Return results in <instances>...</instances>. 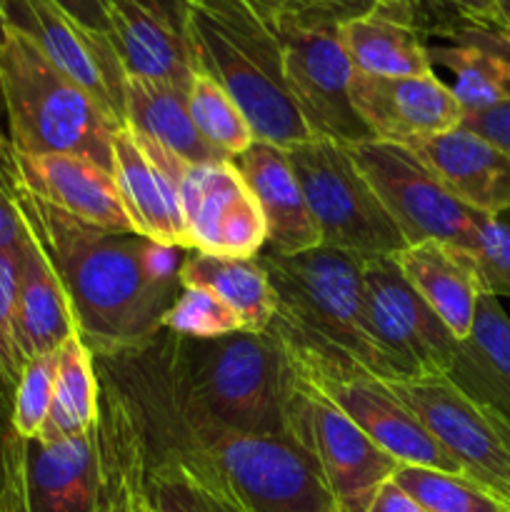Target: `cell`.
<instances>
[{
    "instance_id": "obj_27",
    "label": "cell",
    "mask_w": 510,
    "mask_h": 512,
    "mask_svg": "<svg viewBox=\"0 0 510 512\" xmlns=\"http://www.w3.org/2000/svg\"><path fill=\"white\" fill-rule=\"evenodd\" d=\"M445 375L510 425V318L498 298L483 295L478 300L473 328L455 345Z\"/></svg>"
},
{
    "instance_id": "obj_40",
    "label": "cell",
    "mask_w": 510,
    "mask_h": 512,
    "mask_svg": "<svg viewBox=\"0 0 510 512\" xmlns=\"http://www.w3.org/2000/svg\"><path fill=\"white\" fill-rule=\"evenodd\" d=\"M185 255H188V250L178 248V245H163L148 238L140 240V268H143V278L148 283L150 293L163 300L165 305H173L180 290H183L180 273H183Z\"/></svg>"
},
{
    "instance_id": "obj_2",
    "label": "cell",
    "mask_w": 510,
    "mask_h": 512,
    "mask_svg": "<svg viewBox=\"0 0 510 512\" xmlns=\"http://www.w3.org/2000/svg\"><path fill=\"white\" fill-rule=\"evenodd\" d=\"M10 188L30 235L63 283L75 328L93 355L148 343L170 305L155 298L143 278V235L93 228L30 195L13 175Z\"/></svg>"
},
{
    "instance_id": "obj_9",
    "label": "cell",
    "mask_w": 510,
    "mask_h": 512,
    "mask_svg": "<svg viewBox=\"0 0 510 512\" xmlns=\"http://www.w3.org/2000/svg\"><path fill=\"white\" fill-rule=\"evenodd\" d=\"M285 430L310 455L338 512H365L398 470L328 395L295 373L285 408Z\"/></svg>"
},
{
    "instance_id": "obj_30",
    "label": "cell",
    "mask_w": 510,
    "mask_h": 512,
    "mask_svg": "<svg viewBox=\"0 0 510 512\" xmlns=\"http://www.w3.org/2000/svg\"><path fill=\"white\" fill-rule=\"evenodd\" d=\"M180 283L183 288H205L218 295L238 313L248 333L268 330L273 318V290L255 258H223L188 250Z\"/></svg>"
},
{
    "instance_id": "obj_3",
    "label": "cell",
    "mask_w": 510,
    "mask_h": 512,
    "mask_svg": "<svg viewBox=\"0 0 510 512\" xmlns=\"http://www.w3.org/2000/svg\"><path fill=\"white\" fill-rule=\"evenodd\" d=\"M133 353L188 420L288 435L285 408L295 370L268 330L195 340L160 328L148 343L133 345Z\"/></svg>"
},
{
    "instance_id": "obj_50",
    "label": "cell",
    "mask_w": 510,
    "mask_h": 512,
    "mask_svg": "<svg viewBox=\"0 0 510 512\" xmlns=\"http://www.w3.org/2000/svg\"><path fill=\"white\" fill-rule=\"evenodd\" d=\"M0 393H10V390L5 388V383H3V380H0ZM10 395H13V393H10Z\"/></svg>"
},
{
    "instance_id": "obj_7",
    "label": "cell",
    "mask_w": 510,
    "mask_h": 512,
    "mask_svg": "<svg viewBox=\"0 0 510 512\" xmlns=\"http://www.w3.org/2000/svg\"><path fill=\"white\" fill-rule=\"evenodd\" d=\"M308 208L320 230V245L360 260L395 258L408 248L375 190L335 140L310 138L288 148Z\"/></svg>"
},
{
    "instance_id": "obj_21",
    "label": "cell",
    "mask_w": 510,
    "mask_h": 512,
    "mask_svg": "<svg viewBox=\"0 0 510 512\" xmlns=\"http://www.w3.org/2000/svg\"><path fill=\"white\" fill-rule=\"evenodd\" d=\"M265 220V248L295 255L320 245V230L308 208L288 150L255 140L235 158Z\"/></svg>"
},
{
    "instance_id": "obj_15",
    "label": "cell",
    "mask_w": 510,
    "mask_h": 512,
    "mask_svg": "<svg viewBox=\"0 0 510 512\" xmlns=\"http://www.w3.org/2000/svg\"><path fill=\"white\" fill-rule=\"evenodd\" d=\"M418 13V8H415ZM430 63L453 75L455 100L463 115L480 113L510 100V30L480 23L450 10L443 23H430L418 15Z\"/></svg>"
},
{
    "instance_id": "obj_22",
    "label": "cell",
    "mask_w": 510,
    "mask_h": 512,
    "mask_svg": "<svg viewBox=\"0 0 510 512\" xmlns=\"http://www.w3.org/2000/svg\"><path fill=\"white\" fill-rule=\"evenodd\" d=\"M355 73L375 78H413L435 73L415 0H378L340 25Z\"/></svg>"
},
{
    "instance_id": "obj_43",
    "label": "cell",
    "mask_w": 510,
    "mask_h": 512,
    "mask_svg": "<svg viewBox=\"0 0 510 512\" xmlns=\"http://www.w3.org/2000/svg\"><path fill=\"white\" fill-rule=\"evenodd\" d=\"M53 3H58L70 18H75L80 25H85V28L103 35L110 33V23H108L110 0H53Z\"/></svg>"
},
{
    "instance_id": "obj_32",
    "label": "cell",
    "mask_w": 510,
    "mask_h": 512,
    "mask_svg": "<svg viewBox=\"0 0 510 512\" xmlns=\"http://www.w3.org/2000/svg\"><path fill=\"white\" fill-rule=\"evenodd\" d=\"M395 485L423 512H510V505L465 475L398 465Z\"/></svg>"
},
{
    "instance_id": "obj_37",
    "label": "cell",
    "mask_w": 510,
    "mask_h": 512,
    "mask_svg": "<svg viewBox=\"0 0 510 512\" xmlns=\"http://www.w3.org/2000/svg\"><path fill=\"white\" fill-rule=\"evenodd\" d=\"M480 285L485 295L510 298V218L485 215L480 223L473 253Z\"/></svg>"
},
{
    "instance_id": "obj_11",
    "label": "cell",
    "mask_w": 510,
    "mask_h": 512,
    "mask_svg": "<svg viewBox=\"0 0 510 512\" xmlns=\"http://www.w3.org/2000/svg\"><path fill=\"white\" fill-rule=\"evenodd\" d=\"M363 295L383 380L448 373L458 340L403 278L395 258L365 260Z\"/></svg>"
},
{
    "instance_id": "obj_31",
    "label": "cell",
    "mask_w": 510,
    "mask_h": 512,
    "mask_svg": "<svg viewBox=\"0 0 510 512\" xmlns=\"http://www.w3.org/2000/svg\"><path fill=\"white\" fill-rule=\"evenodd\" d=\"M98 398L100 383L95 355L75 333L58 348L53 403H50L43 430L35 440L58 443V440L90 433L98 420Z\"/></svg>"
},
{
    "instance_id": "obj_34",
    "label": "cell",
    "mask_w": 510,
    "mask_h": 512,
    "mask_svg": "<svg viewBox=\"0 0 510 512\" xmlns=\"http://www.w3.org/2000/svg\"><path fill=\"white\" fill-rule=\"evenodd\" d=\"M160 328L180 338L210 340L223 335L240 333L243 320L235 310H230L218 295L205 288H183L168 313L163 315Z\"/></svg>"
},
{
    "instance_id": "obj_5",
    "label": "cell",
    "mask_w": 510,
    "mask_h": 512,
    "mask_svg": "<svg viewBox=\"0 0 510 512\" xmlns=\"http://www.w3.org/2000/svg\"><path fill=\"white\" fill-rule=\"evenodd\" d=\"M185 18L195 70L233 98L255 140L288 150L313 138L288 90L273 25L243 0H185Z\"/></svg>"
},
{
    "instance_id": "obj_12",
    "label": "cell",
    "mask_w": 510,
    "mask_h": 512,
    "mask_svg": "<svg viewBox=\"0 0 510 512\" xmlns=\"http://www.w3.org/2000/svg\"><path fill=\"white\" fill-rule=\"evenodd\" d=\"M445 453L510 505V425L465 395L448 375L385 380Z\"/></svg>"
},
{
    "instance_id": "obj_4",
    "label": "cell",
    "mask_w": 510,
    "mask_h": 512,
    "mask_svg": "<svg viewBox=\"0 0 510 512\" xmlns=\"http://www.w3.org/2000/svg\"><path fill=\"white\" fill-rule=\"evenodd\" d=\"M255 260L273 290L268 333L285 350L295 373L313 383L383 380L365 325V260L325 245L295 255L263 248Z\"/></svg>"
},
{
    "instance_id": "obj_20",
    "label": "cell",
    "mask_w": 510,
    "mask_h": 512,
    "mask_svg": "<svg viewBox=\"0 0 510 512\" xmlns=\"http://www.w3.org/2000/svg\"><path fill=\"white\" fill-rule=\"evenodd\" d=\"M438 183L480 215L510 210V153L475 130L458 125L410 145Z\"/></svg>"
},
{
    "instance_id": "obj_36",
    "label": "cell",
    "mask_w": 510,
    "mask_h": 512,
    "mask_svg": "<svg viewBox=\"0 0 510 512\" xmlns=\"http://www.w3.org/2000/svg\"><path fill=\"white\" fill-rule=\"evenodd\" d=\"M55 368H58V353L38 355L23 365L10 400V420L15 433L23 440H35L43 430L53 403Z\"/></svg>"
},
{
    "instance_id": "obj_29",
    "label": "cell",
    "mask_w": 510,
    "mask_h": 512,
    "mask_svg": "<svg viewBox=\"0 0 510 512\" xmlns=\"http://www.w3.org/2000/svg\"><path fill=\"white\" fill-rule=\"evenodd\" d=\"M125 125L153 140L185 163L228 160L215 153L195 128L188 110V95L178 88L145 78H125Z\"/></svg>"
},
{
    "instance_id": "obj_35",
    "label": "cell",
    "mask_w": 510,
    "mask_h": 512,
    "mask_svg": "<svg viewBox=\"0 0 510 512\" xmlns=\"http://www.w3.org/2000/svg\"><path fill=\"white\" fill-rule=\"evenodd\" d=\"M145 500L155 512H243L173 465H145Z\"/></svg>"
},
{
    "instance_id": "obj_41",
    "label": "cell",
    "mask_w": 510,
    "mask_h": 512,
    "mask_svg": "<svg viewBox=\"0 0 510 512\" xmlns=\"http://www.w3.org/2000/svg\"><path fill=\"white\" fill-rule=\"evenodd\" d=\"M30 230L15 203L13 188H10V163L0 165V253L3 250H18L28 240Z\"/></svg>"
},
{
    "instance_id": "obj_47",
    "label": "cell",
    "mask_w": 510,
    "mask_h": 512,
    "mask_svg": "<svg viewBox=\"0 0 510 512\" xmlns=\"http://www.w3.org/2000/svg\"><path fill=\"white\" fill-rule=\"evenodd\" d=\"M255 15L265 20L268 25H275L290 8H293V0H243Z\"/></svg>"
},
{
    "instance_id": "obj_24",
    "label": "cell",
    "mask_w": 510,
    "mask_h": 512,
    "mask_svg": "<svg viewBox=\"0 0 510 512\" xmlns=\"http://www.w3.org/2000/svg\"><path fill=\"white\" fill-rule=\"evenodd\" d=\"M25 512H93L98 495L95 428L78 438L25 440Z\"/></svg>"
},
{
    "instance_id": "obj_48",
    "label": "cell",
    "mask_w": 510,
    "mask_h": 512,
    "mask_svg": "<svg viewBox=\"0 0 510 512\" xmlns=\"http://www.w3.org/2000/svg\"><path fill=\"white\" fill-rule=\"evenodd\" d=\"M13 158V148H10L8 133L3 130V118H0V165H8Z\"/></svg>"
},
{
    "instance_id": "obj_18",
    "label": "cell",
    "mask_w": 510,
    "mask_h": 512,
    "mask_svg": "<svg viewBox=\"0 0 510 512\" xmlns=\"http://www.w3.org/2000/svg\"><path fill=\"white\" fill-rule=\"evenodd\" d=\"M313 385L323 390L398 465L463 475L460 465L445 453L443 445L425 430V425L415 418L413 410L395 395V390L385 380H323Z\"/></svg>"
},
{
    "instance_id": "obj_10",
    "label": "cell",
    "mask_w": 510,
    "mask_h": 512,
    "mask_svg": "<svg viewBox=\"0 0 510 512\" xmlns=\"http://www.w3.org/2000/svg\"><path fill=\"white\" fill-rule=\"evenodd\" d=\"M345 148L408 245L433 240L473 253L485 215L455 200L413 150L378 140Z\"/></svg>"
},
{
    "instance_id": "obj_53",
    "label": "cell",
    "mask_w": 510,
    "mask_h": 512,
    "mask_svg": "<svg viewBox=\"0 0 510 512\" xmlns=\"http://www.w3.org/2000/svg\"><path fill=\"white\" fill-rule=\"evenodd\" d=\"M18 512H25V510H18Z\"/></svg>"
},
{
    "instance_id": "obj_49",
    "label": "cell",
    "mask_w": 510,
    "mask_h": 512,
    "mask_svg": "<svg viewBox=\"0 0 510 512\" xmlns=\"http://www.w3.org/2000/svg\"><path fill=\"white\" fill-rule=\"evenodd\" d=\"M498 8H500V15H503L505 28L510 30V0H498Z\"/></svg>"
},
{
    "instance_id": "obj_46",
    "label": "cell",
    "mask_w": 510,
    "mask_h": 512,
    "mask_svg": "<svg viewBox=\"0 0 510 512\" xmlns=\"http://www.w3.org/2000/svg\"><path fill=\"white\" fill-rule=\"evenodd\" d=\"M440 3L450 5L458 13L468 15V18L480 20V23H490V25H503V15H500L498 0H440Z\"/></svg>"
},
{
    "instance_id": "obj_52",
    "label": "cell",
    "mask_w": 510,
    "mask_h": 512,
    "mask_svg": "<svg viewBox=\"0 0 510 512\" xmlns=\"http://www.w3.org/2000/svg\"><path fill=\"white\" fill-rule=\"evenodd\" d=\"M145 512H155V510L148 505V500H145Z\"/></svg>"
},
{
    "instance_id": "obj_23",
    "label": "cell",
    "mask_w": 510,
    "mask_h": 512,
    "mask_svg": "<svg viewBox=\"0 0 510 512\" xmlns=\"http://www.w3.org/2000/svg\"><path fill=\"white\" fill-rule=\"evenodd\" d=\"M113 178L135 233L190 250L178 183L140 148L125 123L113 135Z\"/></svg>"
},
{
    "instance_id": "obj_44",
    "label": "cell",
    "mask_w": 510,
    "mask_h": 512,
    "mask_svg": "<svg viewBox=\"0 0 510 512\" xmlns=\"http://www.w3.org/2000/svg\"><path fill=\"white\" fill-rule=\"evenodd\" d=\"M375 3L378 0H293L290 10H315V13H330L338 15L340 20H348L370 10Z\"/></svg>"
},
{
    "instance_id": "obj_8",
    "label": "cell",
    "mask_w": 510,
    "mask_h": 512,
    "mask_svg": "<svg viewBox=\"0 0 510 512\" xmlns=\"http://www.w3.org/2000/svg\"><path fill=\"white\" fill-rule=\"evenodd\" d=\"M338 15L290 10L273 25L283 48L288 90L313 138L355 145L370 138L350 100L355 68Z\"/></svg>"
},
{
    "instance_id": "obj_16",
    "label": "cell",
    "mask_w": 510,
    "mask_h": 512,
    "mask_svg": "<svg viewBox=\"0 0 510 512\" xmlns=\"http://www.w3.org/2000/svg\"><path fill=\"white\" fill-rule=\"evenodd\" d=\"M108 23L125 78L155 80L188 95L195 60L185 0H110Z\"/></svg>"
},
{
    "instance_id": "obj_1",
    "label": "cell",
    "mask_w": 510,
    "mask_h": 512,
    "mask_svg": "<svg viewBox=\"0 0 510 512\" xmlns=\"http://www.w3.org/2000/svg\"><path fill=\"white\" fill-rule=\"evenodd\" d=\"M123 395L145 465H173L243 512H338L310 455L290 435H258L188 420L165 398L133 348L95 355Z\"/></svg>"
},
{
    "instance_id": "obj_19",
    "label": "cell",
    "mask_w": 510,
    "mask_h": 512,
    "mask_svg": "<svg viewBox=\"0 0 510 512\" xmlns=\"http://www.w3.org/2000/svg\"><path fill=\"white\" fill-rule=\"evenodd\" d=\"M10 175L43 203L108 233H135L110 170L78 155L13 153Z\"/></svg>"
},
{
    "instance_id": "obj_17",
    "label": "cell",
    "mask_w": 510,
    "mask_h": 512,
    "mask_svg": "<svg viewBox=\"0 0 510 512\" xmlns=\"http://www.w3.org/2000/svg\"><path fill=\"white\" fill-rule=\"evenodd\" d=\"M350 100L378 143L415 145L418 140L448 133L463 123V108L450 85L435 73L413 78H375L353 75Z\"/></svg>"
},
{
    "instance_id": "obj_6",
    "label": "cell",
    "mask_w": 510,
    "mask_h": 512,
    "mask_svg": "<svg viewBox=\"0 0 510 512\" xmlns=\"http://www.w3.org/2000/svg\"><path fill=\"white\" fill-rule=\"evenodd\" d=\"M0 100L13 153L78 155L113 173V135L123 123L8 23L0 25Z\"/></svg>"
},
{
    "instance_id": "obj_45",
    "label": "cell",
    "mask_w": 510,
    "mask_h": 512,
    "mask_svg": "<svg viewBox=\"0 0 510 512\" xmlns=\"http://www.w3.org/2000/svg\"><path fill=\"white\" fill-rule=\"evenodd\" d=\"M365 512H423V510H420L418 505H415V500H410L408 495L393 483V480H388V483L378 490V495H375L373 503H370V508Z\"/></svg>"
},
{
    "instance_id": "obj_39",
    "label": "cell",
    "mask_w": 510,
    "mask_h": 512,
    "mask_svg": "<svg viewBox=\"0 0 510 512\" xmlns=\"http://www.w3.org/2000/svg\"><path fill=\"white\" fill-rule=\"evenodd\" d=\"M10 400H13V395L0 393V512L25 510V440L13 428V420H10Z\"/></svg>"
},
{
    "instance_id": "obj_28",
    "label": "cell",
    "mask_w": 510,
    "mask_h": 512,
    "mask_svg": "<svg viewBox=\"0 0 510 512\" xmlns=\"http://www.w3.org/2000/svg\"><path fill=\"white\" fill-rule=\"evenodd\" d=\"M78 333L73 310L63 283L43 248L30 235L20 248L18 310H15V335L23 363L38 355L58 353L60 345Z\"/></svg>"
},
{
    "instance_id": "obj_14",
    "label": "cell",
    "mask_w": 510,
    "mask_h": 512,
    "mask_svg": "<svg viewBox=\"0 0 510 512\" xmlns=\"http://www.w3.org/2000/svg\"><path fill=\"white\" fill-rule=\"evenodd\" d=\"M0 20L28 35L60 73L125 123V73L110 35L80 25L53 0H0Z\"/></svg>"
},
{
    "instance_id": "obj_33",
    "label": "cell",
    "mask_w": 510,
    "mask_h": 512,
    "mask_svg": "<svg viewBox=\"0 0 510 512\" xmlns=\"http://www.w3.org/2000/svg\"><path fill=\"white\" fill-rule=\"evenodd\" d=\"M188 110L200 138L223 158L235 160L255 143V133L243 110L213 78L198 70L188 90Z\"/></svg>"
},
{
    "instance_id": "obj_13",
    "label": "cell",
    "mask_w": 510,
    "mask_h": 512,
    "mask_svg": "<svg viewBox=\"0 0 510 512\" xmlns=\"http://www.w3.org/2000/svg\"><path fill=\"white\" fill-rule=\"evenodd\" d=\"M178 190L190 250L255 258L265 248L263 213L235 160L188 163Z\"/></svg>"
},
{
    "instance_id": "obj_25",
    "label": "cell",
    "mask_w": 510,
    "mask_h": 512,
    "mask_svg": "<svg viewBox=\"0 0 510 512\" xmlns=\"http://www.w3.org/2000/svg\"><path fill=\"white\" fill-rule=\"evenodd\" d=\"M98 383V495L93 512H145V453L138 425L118 388L100 373Z\"/></svg>"
},
{
    "instance_id": "obj_26",
    "label": "cell",
    "mask_w": 510,
    "mask_h": 512,
    "mask_svg": "<svg viewBox=\"0 0 510 512\" xmlns=\"http://www.w3.org/2000/svg\"><path fill=\"white\" fill-rule=\"evenodd\" d=\"M403 278L430 305L455 340L468 338L483 298L473 255L443 243H415L395 255Z\"/></svg>"
},
{
    "instance_id": "obj_42",
    "label": "cell",
    "mask_w": 510,
    "mask_h": 512,
    "mask_svg": "<svg viewBox=\"0 0 510 512\" xmlns=\"http://www.w3.org/2000/svg\"><path fill=\"white\" fill-rule=\"evenodd\" d=\"M460 125L475 130L483 138H488L490 143L503 148L505 153H510V100L493 105L488 110H480V113L463 115V123Z\"/></svg>"
},
{
    "instance_id": "obj_51",
    "label": "cell",
    "mask_w": 510,
    "mask_h": 512,
    "mask_svg": "<svg viewBox=\"0 0 510 512\" xmlns=\"http://www.w3.org/2000/svg\"><path fill=\"white\" fill-rule=\"evenodd\" d=\"M0 25H3V20H0ZM0 118H3V100H0Z\"/></svg>"
},
{
    "instance_id": "obj_38",
    "label": "cell",
    "mask_w": 510,
    "mask_h": 512,
    "mask_svg": "<svg viewBox=\"0 0 510 512\" xmlns=\"http://www.w3.org/2000/svg\"><path fill=\"white\" fill-rule=\"evenodd\" d=\"M30 238V235H28ZM23 248V245H20ZM20 248L0 253V380L13 393L20 373H23V355L15 335V310H18V283H20Z\"/></svg>"
}]
</instances>
